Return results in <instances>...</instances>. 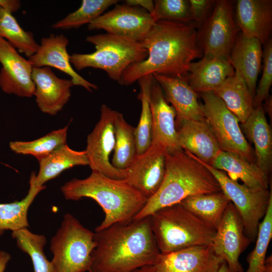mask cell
Instances as JSON below:
<instances>
[{"mask_svg": "<svg viewBox=\"0 0 272 272\" xmlns=\"http://www.w3.org/2000/svg\"><path fill=\"white\" fill-rule=\"evenodd\" d=\"M12 14L0 7V37L6 38L17 51L29 58L37 51L39 44L33 34L24 30Z\"/></svg>", "mask_w": 272, "mask_h": 272, "instance_id": "32", "label": "cell"}, {"mask_svg": "<svg viewBox=\"0 0 272 272\" xmlns=\"http://www.w3.org/2000/svg\"><path fill=\"white\" fill-rule=\"evenodd\" d=\"M263 272H272V256L270 255L266 258L264 268Z\"/></svg>", "mask_w": 272, "mask_h": 272, "instance_id": "44", "label": "cell"}, {"mask_svg": "<svg viewBox=\"0 0 272 272\" xmlns=\"http://www.w3.org/2000/svg\"><path fill=\"white\" fill-rule=\"evenodd\" d=\"M235 20L242 35L256 38L264 45L271 38L272 1H237Z\"/></svg>", "mask_w": 272, "mask_h": 272, "instance_id": "22", "label": "cell"}, {"mask_svg": "<svg viewBox=\"0 0 272 272\" xmlns=\"http://www.w3.org/2000/svg\"><path fill=\"white\" fill-rule=\"evenodd\" d=\"M205 117L222 151L237 155L253 163V155L235 115L214 92L200 93Z\"/></svg>", "mask_w": 272, "mask_h": 272, "instance_id": "9", "label": "cell"}, {"mask_svg": "<svg viewBox=\"0 0 272 272\" xmlns=\"http://www.w3.org/2000/svg\"><path fill=\"white\" fill-rule=\"evenodd\" d=\"M11 259V255L8 252L0 251V272H4L7 264Z\"/></svg>", "mask_w": 272, "mask_h": 272, "instance_id": "43", "label": "cell"}, {"mask_svg": "<svg viewBox=\"0 0 272 272\" xmlns=\"http://www.w3.org/2000/svg\"><path fill=\"white\" fill-rule=\"evenodd\" d=\"M135 128L118 112L115 122V146L111 162L117 169H126L137 156Z\"/></svg>", "mask_w": 272, "mask_h": 272, "instance_id": "31", "label": "cell"}, {"mask_svg": "<svg viewBox=\"0 0 272 272\" xmlns=\"http://www.w3.org/2000/svg\"><path fill=\"white\" fill-rule=\"evenodd\" d=\"M151 227L161 254L212 244L216 229L179 203L150 216Z\"/></svg>", "mask_w": 272, "mask_h": 272, "instance_id": "5", "label": "cell"}, {"mask_svg": "<svg viewBox=\"0 0 272 272\" xmlns=\"http://www.w3.org/2000/svg\"><path fill=\"white\" fill-rule=\"evenodd\" d=\"M211 166L227 172L233 179H240L243 184L250 188L268 189V175L256 164L237 155L221 151Z\"/></svg>", "mask_w": 272, "mask_h": 272, "instance_id": "25", "label": "cell"}, {"mask_svg": "<svg viewBox=\"0 0 272 272\" xmlns=\"http://www.w3.org/2000/svg\"><path fill=\"white\" fill-rule=\"evenodd\" d=\"M167 150L151 144L144 153L136 157L126 169L123 179L147 199L159 189L164 177Z\"/></svg>", "mask_w": 272, "mask_h": 272, "instance_id": "14", "label": "cell"}, {"mask_svg": "<svg viewBox=\"0 0 272 272\" xmlns=\"http://www.w3.org/2000/svg\"><path fill=\"white\" fill-rule=\"evenodd\" d=\"M117 0H83L80 8L52 25L56 29H77L88 24L103 14L110 6L117 3Z\"/></svg>", "mask_w": 272, "mask_h": 272, "instance_id": "36", "label": "cell"}, {"mask_svg": "<svg viewBox=\"0 0 272 272\" xmlns=\"http://www.w3.org/2000/svg\"><path fill=\"white\" fill-rule=\"evenodd\" d=\"M239 28L234 18L233 3L216 1L210 15L197 32L203 55L229 58Z\"/></svg>", "mask_w": 272, "mask_h": 272, "instance_id": "10", "label": "cell"}, {"mask_svg": "<svg viewBox=\"0 0 272 272\" xmlns=\"http://www.w3.org/2000/svg\"><path fill=\"white\" fill-rule=\"evenodd\" d=\"M68 125L31 141H16L9 144L11 150L18 154L30 155L38 161L53 151L66 144Z\"/></svg>", "mask_w": 272, "mask_h": 272, "instance_id": "33", "label": "cell"}, {"mask_svg": "<svg viewBox=\"0 0 272 272\" xmlns=\"http://www.w3.org/2000/svg\"><path fill=\"white\" fill-rule=\"evenodd\" d=\"M262 45L256 38L238 34L229 57L235 72L244 80L253 97L262 62Z\"/></svg>", "mask_w": 272, "mask_h": 272, "instance_id": "23", "label": "cell"}, {"mask_svg": "<svg viewBox=\"0 0 272 272\" xmlns=\"http://www.w3.org/2000/svg\"><path fill=\"white\" fill-rule=\"evenodd\" d=\"M217 272H230L228 265L225 261H224L221 263Z\"/></svg>", "mask_w": 272, "mask_h": 272, "instance_id": "46", "label": "cell"}, {"mask_svg": "<svg viewBox=\"0 0 272 272\" xmlns=\"http://www.w3.org/2000/svg\"><path fill=\"white\" fill-rule=\"evenodd\" d=\"M94 240L89 272H131L154 265L161 254L150 216L95 231Z\"/></svg>", "mask_w": 272, "mask_h": 272, "instance_id": "2", "label": "cell"}, {"mask_svg": "<svg viewBox=\"0 0 272 272\" xmlns=\"http://www.w3.org/2000/svg\"><path fill=\"white\" fill-rule=\"evenodd\" d=\"M86 41L93 44L95 51L91 53H73L70 61L78 71L87 67L104 70L117 82L130 65L144 60L148 51L140 42L106 33L88 36Z\"/></svg>", "mask_w": 272, "mask_h": 272, "instance_id": "6", "label": "cell"}, {"mask_svg": "<svg viewBox=\"0 0 272 272\" xmlns=\"http://www.w3.org/2000/svg\"><path fill=\"white\" fill-rule=\"evenodd\" d=\"M156 21L145 10L125 4L116 5L88 25L89 30H105L107 33L141 42Z\"/></svg>", "mask_w": 272, "mask_h": 272, "instance_id": "12", "label": "cell"}, {"mask_svg": "<svg viewBox=\"0 0 272 272\" xmlns=\"http://www.w3.org/2000/svg\"><path fill=\"white\" fill-rule=\"evenodd\" d=\"M118 112L105 104L100 109V117L88 135L85 150L92 171H96L115 179H124L126 169L115 168L110 156L115 146V122Z\"/></svg>", "mask_w": 272, "mask_h": 272, "instance_id": "11", "label": "cell"}, {"mask_svg": "<svg viewBox=\"0 0 272 272\" xmlns=\"http://www.w3.org/2000/svg\"><path fill=\"white\" fill-rule=\"evenodd\" d=\"M272 238V194L266 214L258 227L254 248L247 258L248 267L246 272H263L266 254Z\"/></svg>", "mask_w": 272, "mask_h": 272, "instance_id": "37", "label": "cell"}, {"mask_svg": "<svg viewBox=\"0 0 272 272\" xmlns=\"http://www.w3.org/2000/svg\"><path fill=\"white\" fill-rule=\"evenodd\" d=\"M234 73L229 58L203 55L190 64L185 78L195 92L201 93L213 92Z\"/></svg>", "mask_w": 272, "mask_h": 272, "instance_id": "24", "label": "cell"}, {"mask_svg": "<svg viewBox=\"0 0 272 272\" xmlns=\"http://www.w3.org/2000/svg\"><path fill=\"white\" fill-rule=\"evenodd\" d=\"M152 75L145 76L138 80L141 88L140 99L142 110L138 126L135 128L137 155L145 153L152 143V114L149 103V93Z\"/></svg>", "mask_w": 272, "mask_h": 272, "instance_id": "35", "label": "cell"}, {"mask_svg": "<svg viewBox=\"0 0 272 272\" xmlns=\"http://www.w3.org/2000/svg\"><path fill=\"white\" fill-rule=\"evenodd\" d=\"M29 185L28 193L22 200L0 203V235L6 230L13 231L29 227L27 219L28 209L37 194L45 188V186L35 185L32 174Z\"/></svg>", "mask_w": 272, "mask_h": 272, "instance_id": "30", "label": "cell"}, {"mask_svg": "<svg viewBox=\"0 0 272 272\" xmlns=\"http://www.w3.org/2000/svg\"><path fill=\"white\" fill-rule=\"evenodd\" d=\"M220 191L214 176L194 156L182 149L167 151L163 182L133 219L150 216L156 211L179 203L190 196Z\"/></svg>", "mask_w": 272, "mask_h": 272, "instance_id": "3", "label": "cell"}, {"mask_svg": "<svg viewBox=\"0 0 272 272\" xmlns=\"http://www.w3.org/2000/svg\"><path fill=\"white\" fill-rule=\"evenodd\" d=\"M152 15L155 20L191 23L189 2L187 0H156Z\"/></svg>", "mask_w": 272, "mask_h": 272, "instance_id": "38", "label": "cell"}, {"mask_svg": "<svg viewBox=\"0 0 272 272\" xmlns=\"http://www.w3.org/2000/svg\"><path fill=\"white\" fill-rule=\"evenodd\" d=\"M131 272H157L154 265H147L137 268Z\"/></svg>", "mask_w": 272, "mask_h": 272, "instance_id": "45", "label": "cell"}, {"mask_svg": "<svg viewBox=\"0 0 272 272\" xmlns=\"http://www.w3.org/2000/svg\"><path fill=\"white\" fill-rule=\"evenodd\" d=\"M263 68L261 79L256 87L254 97V107L262 104L270 95L269 90L272 84V39L264 45L263 49Z\"/></svg>", "mask_w": 272, "mask_h": 272, "instance_id": "39", "label": "cell"}, {"mask_svg": "<svg viewBox=\"0 0 272 272\" xmlns=\"http://www.w3.org/2000/svg\"><path fill=\"white\" fill-rule=\"evenodd\" d=\"M193 23L157 21L140 43L148 51L143 61L129 65L118 82L129 86L141 78L154 73L183 78L190 64L202 51Z\"/></svg>", "mask_w": 272, "mask_h": 272, "instance_id": "1", "label": "cell"}, {"mask_svg": "<svg viewBox=\"0 0 272 272\" xmlns=\"http://www.w3.org/2000/svg\"><path fill=\"white\" fill-rule=\"evenodd\" d=\"M224 261L210 244L161 253L154 266L157 272H217Z\"/></svg>", "mask_w": 272, "mask_h": 272, "instance_id": "16", "label": "cell"}, {"mask_svg": "<svg viewBox=\"0 0 272 272\" xmlns=\"http://www.w3.org/2000/svg\"><path fill=\"white\" fill-rule=\"evenodd\" d=\"M12 235L18 248L30 256L34 272H52L51 262L44 252L46 243L44 235L33 233L27 228L13 231Z\"/></svg>", "mask_w": 272, "mask_h": 272, "instance_id": "34", "label": "cell"}, {"mask_svg": "<svg viewBox=\"0 0 272 272\" xmlns=\"http://www.w3.org/2000/svg\"><path fill=\"white\" fill-rule=\"evenodd\" d=\"M242 124L247 137L254 145L256 164L268 175L272 163V134L263 104L254 108Z\"/></svg>", "mask_w": 272, "mask_h": 272, "instance_id": "26", "label": "cell"}, {"mask_svg": "<svg viewBox=\"0 0 272 272\" xmlns=\"http://www.w3.org/2000/svg\"><path fill=\"white\" fill-rule=\"evenodd\" d=\"M149 103L152 114L151 144L163 146L167 151L181 149L176 128L175 111L166 101L162 88L153 76Z\"/></svg>", "mask_w": 272, "mask_h": 272, "instance_id": "19", "label": "cell"}, {"mask_svg": "<svg viewBox=\"0 0 272 272\" xmlns=\"http://www.w3.org/2000/svg\"><path fill=\"white\" fill-rule=\"evenodd\" d=\"M69 39L63 34H51L41 39L37 51L28 58L33 67H54L68 75L74 86H81L89 92L98 87L81 76L73 68L67 50Z\"/></svg>", "mask_w": 272, "mask_h": 272, "instance_id": "17", "label": "cell"}, {"mask_svg": "<svg viewBox=\"0 0 272 272\" xmlns=\"http://www.w3.org/2000/svg\"><path fill=\"white\" fill-rule=\"evenodd\" d=\"M95 246L94 232L66 214L50 241L52 272H89Z\"/></svg>", "mask_w": 272, "mask_h": 272, "instance_id": "7", "label": "cell"}, {"mask_svg": "<svg viewBox=\"0 0 272 272\" xmlns=\"http://www.w3.org/2000/svg\"><path fill=\"white\" fill-rule=\"evenodd\" d=\"M216 1L188 0L192 22L194 25L201 26L210 15Z\"/></svg>", "mask_w": 272, "mask_h": 272, "instance_id": "40", "label": "cell"}, {"mask_svg": "<svg viewBox=\"0 0 272 272\" xmlns=\"http://www.w3.org/2000/svg\"><path fill=\"white\" fill-rule=\"evenodd\" d=\"M213 92L242 124L254 109L253 96L244 80L235 72Z\"/></svg>", "mask_w": 272, "mask_h": 272, "instance_id": "28", "label": "cell"}, {"mask_svg": "<svg viewBox=\"0 0 272 272\" xmlns=\"http://www.w3.org/2000/svg\"><path fill=\"white\" fill-rule=\"evenodd\" d=\"M124 4L134 7L141 8L152 15L154 11V2L152 0H126L124 1Z\"/></svg>", "mask_w": 272, "mask_h": 272, "instance_id": "41", "label": "cell"}, {"mask_svg": "<svg viewBox=\"0 0 272 272\" xmlns=\"http://www.w3.org/2000/svg\"><path fill=\"white\" fill-rule=\"evenodd\" d=\"M230 202L220 191L190 196L179 203L216 229Z\"/></svg>", "mask_w": 272, "mask_h": 272, "instance_id": "29", "label": "cell"}, {"mask_svg": "<svg viewBox=\"0 0 272 272\" xmlns=\"http://www.w3.org/2000/svg\"><path fill=\"white\" fill-rule=\"evenodd\" d=\"M0 7L12 13L19 9L21 2L18 0H0Z\"/></svg>", "mask_w": 272, "mask_h": 272, "instance_id": "42", "label": "cell"}, {"mask_svg": "<svg viewBox=\"0 0 272 272\" xmlns=\"http://www.w3.org/2000/svg\"><path fill=\"white\" fill-rule=\"evenodd\" d=\"M39 162L38 174L31 173L34 183L37 186H44L46 182L56 178L66 169L76 166L89 165L85 151L74 150L66 144L53 151Z\"/></svg>", "mask_w": 272, "mask_h": 272, "instance_id": "27", "label": "cell"}, {"mask_svg": "<svg viewBox=\"0 0 272 272\" xmlns=\"http://www.w3.org/2000/svg\"><path fill=\"white\" fill-rule=\"evenodd\" d=\"M181 149L212 166L222 151L211 127L205 120H183L176 124Z\"/></svg>", "mask_w": 272, "mask_h": 272, "instance_id": "20", "label": "cell"}, {"mask_svg": "<svg viewBox=\"0 0 272 272\" xmlns=\"http://www.w3.org/2000/svg\"><path fill=\"white\" fill-rule=\"evenodd\" d=\"M152 75L162 88L166 101L175 111V124L183 120H206L197 93L189 86L185 77L179 78L156 73Z\"/></svg>", "mask_w": 272, "mask_h": 272, "instance_id": "21", "label": "cell"}, {"mask_svg": "<svg viewBox=\"0 0 272 272\" xmlns=\"http://www.w3.org/2000/svg\"><path fill=\"white\" fill-rule=\"evenodd\" d=\"M61 190L67 200L90 198L101 207L105 218L95 231L131 221L148 200L123 179L111 178L96 171H92L86 178L66 182Z\"/></svg>", "mask_w": 272, "mask_h": 272, "instance_id": "4", "label": "cell"}, {"mask_svg": "<svg viewBox=\"0 0 272 272\" xmlns=\"http://www.w3.org/2000/svg\"><path fill=\"white\" fill-rule=\"evenodd\" d=\"M250 242L237 210L230 202L216 228L212 243L214 252L226 262L230 272H243L239 258Z\"/></svg>", "mask_w": 272, "mask_h": 272, "instance_id": "13", "label": "cell"}, {"mask_svg": "<svg viewBox=\"0 0 272 272\" xmlns=\"http://www.w3.org/2000/svg\"><path fill=\"white\" fill-rule=\"evenodd\" d=\"M32 79L39 109L50 115L57 114L70 98L71 88L74 86L72 80L58 78L46 66L33 67Z\"/></svg>", "mask_w": 272, "mask_h": 272, "instance_id": "18", "label": "cell"}, {"mask_svg": "<svg viewBox=\"0 0 272 272\" xmlns=\"http://www.w3.org/2000/svg\"><path fill=\"white\" fill-rule=\"evenodd\" d=\"M194 156V155H193ZM195 158L214 176L221 191L237 210L246 236L250 240L256 239L259 225L264 217L272 194L271 190H256L239 183L224 172L216 169Z\"/></svg>", "mask_w": 272, "mask_h": 272, "instance_id": "8", "label": "cell"}, {"mask_svg": "<svg viewBox=\"0 0 272 272\" xmlns=\"http://www.w3.org/2000/svg\"><path fill=\"white\" fill-rule=\"evenodd\" d=\"M0 87L5 93L20 97L34 96L33 66L28 59L5 39L0 37Z\"/></svg>", "mask_w": 272, "mask_h": 272, "instance_id": "15", "label": "cell"}]
</instances>
